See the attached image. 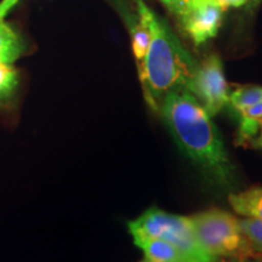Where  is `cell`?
I'll return each mask as SVG.
<instances>
[{
    "label": "cell",
    "mask_w": 262,
    "mask_h": 262,
    "mask_svg": "<svg viewBox=\"0 0 262 262\" xmlns=\"http://www.w3.org/2000/svg\"><path fill=\"white\" fill-rule=\"evenodd\" d=\"M262 101V86L258 85H243L229 91L228 107L237 116L245 108Z\"/></svg>",
    "instance_id": "obj_11"
},
{
    "label": "cell",
    "mask_w": 262,
    "mask_h": 262,
    "mask_svg": "<svg viewBox=\"0 0 262 262\" xmlns=\"http://www.w3.org/2000/svg\"><path fill=\"white\" fill-rule=\"evenodd\" d=\"M25 42L19 34L0 18V63H12L24 54Z\"/></svg>",
    "instance_id": "obj_10"
},
{
    "label": "cell",
    "mask_w": 262,
    "mask_h": 262,
    "mask_svg": "<svg viewBox=\"0 0 262 262\" xmlns=\"http://www.w3.org/2000/svg\"><path fill=\"white\" fill-rule=\"evenodd\" d=\"M225 262H262L256 257H247V258H231V260Z\"/></svg>",
    "instance_id": "obj_19"
},
{
    "label": "cell",
    "mask_w": 262,
    "mask_h": 262,
    "mask_svg": "<svg viewBox=\"0 0 262 262\" xmlns=\"http://www.w3.org/2000/svg\"><path fill=\"white\" fill-rule=\"evenodd\" d=\"M195 233L206 250L216 257L247 258L256 254L239 228L238 219L220 209H210L191 216Z\"/></svg>",
    "instance_id": "obj_4"
},
{
    "label": "cell",
    "mask_w": 262,
    "mask_h": 262,
    "mask_svg": "<svg viewBox=\"0 0 262 262\" xmlns=\"http://www.w3.org/2000/svg\"><path fill=\"white\" fill-rule=\"evenodd\" d=\"M127 228L134 241L159 238L169 242L181 251L186 262H219V257L203 247L191 217L150 208L130 221Z\"/></svg>",
    "instance_id": "obj_3"
},
{
    "label": "cell",
    "mask_w": 262,
    "mask_h": 262,
    "mask_svg": "<svg viewBox=\"0 0 262 262\" xmlns=\"http://www.w3.org/2000/svg\"><path fill=\"white\" fill-rule=\"evenodd\" d=\"M224 12L216 0H192L188 12L181 17L183 31L195 47H201L217 35Z\"/></svg>",
    "instance_id": "obj_6"
},
{
    "label": "cell",
    "mask_w": 262,
    "mask_h": 262,
    "mask_svg": "<svg viewBox=\"0 0 262 262\" xmlns=\"http://www.w3.org/2000/svg\"><path fill=\"white\" fill-rule=\"evenodd\" d=\"M137 11L148 24L150 42L146 57L139 67V77L150 110L159 113L166 95L178 89H188L198 62L186 50L165 19L157 16L137 0Z\"/></svg>",
    "instance_id": "obj_2"
},
{
    "label": "cell",
    "mask_w": 262,
    "mask_h": 262,
    "mask_svg": "<svg viewBox=\"0 0 262 262\" xmlns=\"http://www.w3.org/2000/svg\"><path fill=\"white\" fill-rule=\"evenodd\" d=\"M248 146H250L251 148L261 150V152H262V126H261L260 131H258L257 135L255 136L254 139L248 143Z\"/></svg>",
    "instance_id": "obj_18"
},
{
    "label": "cell",
    "mask_w": 262,
    "mask_h": 262,
    "mask_svg": "<svg viewBox=\"0 0 262 262\" xmlns=\"http://www.w3.org/2000/svg\"><path fill=\"white\" fill-rule=\"evenodd\" d=\"M216 2L226 10L228 8H239V6H243L244 4H247L248 0H216Z\"/></svg>",
    "instance_id": "obj_17"
},
{
    "label": "cell",
    "mask_w": 262,
    "mask_h": 262,
    "mask_svg": "<svg viewBox=\"0 0 262 262\" xmlns=\"http://www.w3.org/2000/svg\"><path fill=\"white\" fill-rule=\"evenodd\" d=\"M131 45H133L134 56L136 58L137 67H140L145 60L147 50L150 42V32L148 24L142 16H139V21L130 24Z\"/></svg>",
    "instance_id": "obj_12"
},
{
    "label": "cell",
    "mask_w": 262,
    "mask_h": 262,
    "mask_svg": "<svg viewBox=\"0 0 262 262\" xmlns=\"http://www.w3.org/2000/svg\"><path fill=\"white\" fill-rule=\"evenodd\" d=\"M162 2L170 11L175 15H179L180 17L187 14L192 4V0H162Z\"/></svg>",
    "instance_id": "obj_15"
},
{
    "label": "cell",
    "mask_w": 262,
    "mask_h": 262,
    "mask_svg": "<svg viewBox=\"0 0 262 262\" xmlns=\"http://www.w3.org/2000/svg\"><path fill=\"white\" fill-rule=\"evenodd\" d=\"M235 117L238 118L239 126L234 143L237 146H248L262 126V101L245 108Z\"/></svg>",
    "instance_id": "obj_8"
},
{
    "label": "cell",
    "mask_w": 262,
    "mask_h": 262,
    "mask_svg": "<svg viewBox=\"0 0 262 262\" xmlns=\"http://www.w3.org/2000/svg\"><path fill=\"white\" fill-rule=\"evenodd\" d=\"M18 2L19 0H3L0 3V18H4L14 9V6L17 5Z\"/></svg>",
    "instance_id": "obj_16"
},
{
    "label": "cell",
    "mask_w": 262,
    "mask_h": 262,
    "mask_svg": "<svg viewBox=\"0 0 262 262\" xmlns=\"http://www.w3.org/2000/svg\"><path fill=\"white\" fill-rule=\"evenodd\" d=\"M18 85V73L8 63H0V103L10 100Z\"/></svg>",
    "instance_id": "obj_14"
},
{
    "label": "cell",
    "mask_w": 262,
    "mask_h": 262,
    "mask_svg": "<svg viewBox=\"0 0 262 262\" xmlns=\"http://www.w3.org/2000/svg\"><path fill=\"white\" fill-rule=\"evenodd\" d=\"M159 114L180 149L209 181L222 189L234 188L237 173L220 131L187 89L166 95Z\"/></svg>",
    "instance_id": "obj_1"
},
{
    "label": "cell",
    "mask_w": 262,
    "mask_h": 262,
    "mask_svg": "<svg viewBox=\"0 0 262 262\" xmlns=\"http://www.w3.org/2000/svg\"><path fill=\"white\" fill-rule=\"evenodd\" d=\"M134 242L143 251L140 262H186L181 251L164 239L142 238Z\"/></svg>",
    "instance_id": "obj_7"
},
{
    "label": "cell",
    "mask_w": 262,
    "mask_h": 262,
    "mask_svg": "<svg viewBox=\"0 0 262 262\" xmlns=\"http://www.w3.org/2000/svg\"><path fill=\"white\" fill-rule=\"evenodd\" d=\"M187 90L210 117L219 114L227 106L231 89L226 80L224 64L217 54L209 55L205 60L198 62Z\"/></svg>",
    "instance_id": "obj_5"
},
{
    "label": "cell",
    "mask_w": 262,
    "mask_h": 262,
    "mask_svg": "<svg viewBox=\"0 0 262 262\" xmlns=\"http://www.w3.org/2000/svg\"><path fill=\"white\" fill-rule=\"evenodd\" d=\"M228 202L237 214L262 220V187L233 193L229 195Z\"/></svg>",
    "instance_id": "obj_9"
},
{
    "label": "cell",
    "mask_w": 262,
    "mask_h": 262,
    "mask_svg": "<svg viewBox=\"0 0 262 262\" xmlns=\"http://www.w3.org/2000/svg\"><path fill=\"white\" fill-rule=\"evenodd\" d=\"M238 224L244 238L247 239L256 256H262V220L244 216L243 219H238Z\"/></svg>",
    "instance_id": "obj_13"
}]
</instances>
